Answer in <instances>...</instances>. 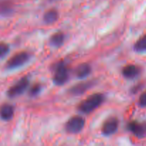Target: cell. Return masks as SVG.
<instances>
[{
    "label": "cell",
    "instance_id": "9",
    "mask_svg": "<svg viewBox=\"0 0 146 146\" xmlns=\"http://www.w3.org/2000/svg\"><path fill=\"white\" fill-rule=\"evenodd\" d=\"M141 70L137 66L133 65V64H129L127 65L123 68L122 74L125 78L132 79V78H135L139 75Z\"/></svg>",
    "mask_w": 146,
    "mask_h": 146
},
{
    "label": "cell",
    "instance_id": "2",
    "mask_svg": "<svg viewBox=\"0 0 146 146\" xmlns=\"http://www.w3.org/2000/svg\"><path fill=\"white\" fill-rule=\"evenodd\" d=\"M30 59V54L27 51H21L14 54L6 63L7 70H14L25 65Z\"/></svg>",
    "mask_w": 146,
    "mask_h": 146
},
{
    "label": "cell",
    "instance_id": "7",
    "mask_svg": "<svg viewBox=\"0 0 146 146\" xmlns=\"http://www.w3.org/2000/svg\"><path fill=\"white\" fill-rule=\"evenodd\" d=\"M119 122L115 117H111L108 118L102 125L101 131L104 135H111L115 133L118 128Z\"/></svg>",
    "mask_w": 146,
    "mask_h": 146
},
{
    "label": "cell",
    "instance_id": "11",
    "mask_svg": "<svg viewBox=\"0 0 146 146\" xmlns=\"http://www.w3.org/2000/svg\"><path fill=\"white\" fill-rule=\"evenodd\" d=\"M92 82L87 81V82L81 83V84H76L70 88V93L73 95H81L88 91L92 86Z\"/></svg>",
    "mask_w": 146,
    "mask_h": 146
},
{
    "label": "cell",
    "instance_id": "6",
    "mask_svg": "<svg viewBox=\"0 0 146 146\" xmlns=\"http://www.w3.org/2000/svg\"><path fill=\"white\" fill-rule=\"evenodd\" d=\"M127 128L137 138H143L146 137V123L131 121L128 124Z\"/></svg>",
    "mask_w": 146,
    "mask_h": 146
},
{
    "label": "cell",
    "instance_id": "16",
    "mask_svg": "<svg viewBox=\"0 0 146 146\" xmlns=\"http://www.w3.org/2000/svg\"><path fill=\"white\" fill-rule=\"evenodd\" d=\"M41 91V86L40 84H35L29 90V94L32 96H35L38 95Z\"/></svg>",
    "mask_w": 146,
    "mask_h": 146
},
{
    "label": "cell",
    "instance_id": "15",
    "mask_svg": "<svg viewBox=\"0 0 146 146\" xmlns=\"http://www.w3.org/2000/svg\"><path fill=\"white\" fill-rule=\"evenodd\" d=\"M9 51V46L6 43H0V58L5 56Z\"/></svg>",
    "mask_w": 146,
    "mask_h": 146
},
{
    "label": "cell",
    "instance_id": "12",
    "mask_svg": "<svg viewBox=\"0 0 146 146\" xmlns=\"http://www.w3.org/2000/svg\"><path fill=\"white\" fill-rule=\"evenodd\" d=\"M65 41V35L63 32H56L50 37V44L54 47H60Z\"/></svg>",
    "mask_w": 146,
    "mask_h": 146
},
{
    "label": "cell",
    "instance_id": "17",
    "mask_svg": "<svg viewBox=\"0 0 146 146\" xmlns=\"http://www.w3.org/2000/svg\"><path fill=\"white\" fill-rule=\"evenodd\" d=\"M138 104L141 107H146V92L143 93L139 97Z\"/></svg>",
    "mask_w": 146,
    "mask_h": 146
},
{
    "label": "cell",
    "instance_id": "8",
    "mask_svg": "<svg viewBox=\"0 0 146 146\" xmlns=\"http://www.w3.org/2000/svg\"><path fill=\"white\" fill-rule=\"evenodd\" d=\"M14 114V108L12 105L4 104L0 107V118L3 121H10L13 118Z\"/></svg>",
    "mask_w": 146,
    "mask_h": 146
},
{
    "label": "cell",
    "instance_id": "4",
    "mask_svg": "<svg viewBox=\"0 0 146 146\" xmlns=\"http://www.w3.org/2000/svg\"><path fill=\"white\" fill-rule=\"evenodd\" d=\"M68 79V70L63 61L56 64L54 69L53 81L57 86L64 85Z\"/></svg>",
    "mask_w": 146,
    "mask_h": 146
},
{
    "label": "cell",
    "instance_id": "14",
    "mask_svg": "<svg viewBox=\"0 0 146 146\" xmlns=\"http://www.w3.org/2000/svg\"><path fill=\"white\" fill-rule=\"evenodd\" d=\"M133 48L138 53L146 52V34L141 36L135 43Z\"/></svg>",
    "mask_w": 146,
    "mask_h": 146
},
{
    "label": "cell",
    "instance_id": "13",
    "mask_svg": "<svg viewBox=\"0 0 146 146\" xmlns=\"http://www.w3.org/2000/svg\"><path fill=\"white\" fill-rule=\"evenodd\" d=\"M58 17H59V15H58V13L56 10L50 9L44 14V21L48 24H54L56 21H57Z\"/></svg>",
    "mask_w": 146,
    "mask_h": 146
},
{
    "label": "cell",
    "instance_id": "3",
    "mask_svg": "<svg viewBox=\"0 0 146 146\" xmlns=\"http://www.w3.org/2000/svg\"><path fill=\"white\" fill-rule=\"evenodd\" d=\"M29 85V79L28 77H22L15 84L11 86L8 89L7 95L9 98H15L21 95L26 91Z\"/></svg>",
    "mask_w": 146,
    "mask_h": 146
},
{
    "label": "cell",
    "instance_id": "10",
    "mask_svg": "<svg viewBox=\"0 0 146 146\" xmlns=\"http://www.w3.org/2000/svg\"><path fill=\"white\" fill-rule=\"evenodd\" d=\"M91 73V66L87 63H83L78 65L75 70V75L78 78H85Z\"/></svg>",
    "mask_w": 146,
    "mask_h": 146
},
{
    "label": "cell",
    "instance_id": "5",
    "mask_svg": "<svg viewBox=\"0 0 146 146\" xmlns=\"http://www.w3.org/2000/svg\"><path fill=\"white\" fill-rule=\"evenodd\" d=\"M85 125V120L79 115H75L68 120L65 125V130L70 134H76L81 132Z\"/></svg>",
    "mask_w": 146,
    "mask_h": 146
},
{
    "label": "cell",
    "instance_id": "1",
    "mask_svg": "<svg viewBox=\"0 0 146 146\" xmlns=\"http://www.w3.org/2000/svg\"><path fill=\"white\" fill-rule=\"evenodd\" d=\"M104 101V96L101 94H94L84 99L78 106L81 113L88 114L98 108Z\"/></svg>",
    "mask_w": 146,
    "mask_h": 146
}]
</instances>
